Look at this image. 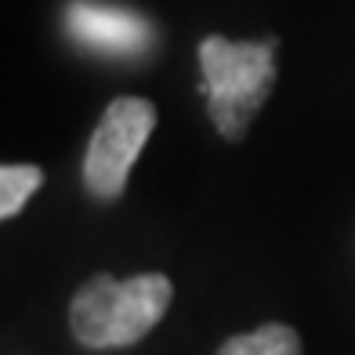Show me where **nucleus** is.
I'll return each mask as SVG.
<instances>
[{
    "label": "nucleus",
    "instance_id": "1",
    "mask_svg": "<svg viewBox=\"0 0 355 355\" xmlns=\"http://www.w3.org/2000/svg\"><path fill=\"white\" fill-rule=\"evenodd\" d=\"M171 297L174 286L164 272H141L131 279L94 276L69 304L73 337L87 348H127L164 319Z\"/></svg>",
    "mask_w": 355,
    "mask_h": 355
},
{
    "label": "nucleus",
    "instance_id": "2",
    "mask_svg": "<svg viewBox=\"0 0 355 355\" xmlns=\"http://www.w3.org/2000/svg\"><path fill=\"white\" fill-rule=\"evenodd\" d=\"M203 94L211 123L221 138H243L276 84V40H225L200 44Z\"/></svg>",
    "mask_w": 355,
    "mask_h": 355
},
{
    "label": "nucleus",
    "instance_id": "3",
    "mask_svg": "<svg viewBox=\"0 0 355 355\" xmlns=\"http://www.w3.org/2000/svg\"><path fill=\"white\" fill-rule=\"evenodd\" d=\"M156 127V105L149 98H112L98 120L84 156V189L98 200H116L127 189L138 153Z\"/></svg>",
    "mask_w": 355,
    "mask_h": 355
},
{
    "label": "nucleus",
    "instance_id": "4",
    "mask_svg": "<svg viewBox=\"0 0 355 355\" xmlns=\"http://www.w3.org/2000/svg\"><path fill=\"white\" fill-rule=\"evenodd\" d=\"M69 37L105 55H138L153 44V29L135 11L80 0L69 8Z\"/></svg>",
    "mask_w": 355,
    "mask_h": 355
},
{
    "label": "nucleus",
    "instance_id": "5",
    "mask_svg": "<svg viewBox=\"0 0 355 355\" xmlns=\"http://www.w3.org/2000/svg\"><path fill=\"white\" fill-rule=\"evenodd\" d=\"M218 355H301V337L283 322H265L250 334L229 337Z\"/></svg>",
    "mask_w": 355,
    "mask_h": 355
},
{
    "label": "nucleus",
    "instance_id": "6",
    "mask_svg": "<svg viewBox=\"0 0 355 355\" xmlns=\"http://www.w3.org/2000/svg\"><path fill=\"white\" fill-rule=\"evenodd\" d=\"M44 185V171L33 164H4L0 167V218H15L26 200Z\"/></svg>",
    "mask_w": 355,
    "mask_h": 355
}]
</instances>
